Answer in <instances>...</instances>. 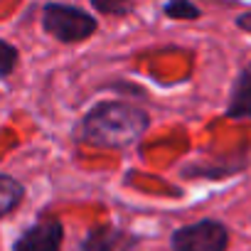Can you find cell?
<instances>
[{
  "label": "cell",
  "mask_w": 251,
  "mask_h": 251,
  "mask_svg": "<svg viewBox=\"0 0 251 251\" xmlns=\"http://www.w3.org/2000/svg\"><path fill=\"white\" fill-rule=\"evenodd\" d=\"M151 118L143 108L128 101H101L79 123L76 141L94 148H128L143 138Z\"/></svg>",
  "instance_id": "cell-1"
},
{
  "label": "cell",
  "mask_w": 251,
  "mask_h": 251,
  "mask_svg": "<svg viewBox=\"0 0 251 251\" xmlns=\"http://www.w3.org/2000/svg\"><path fill=\"white\" fill-rule=\"evenodd\" d=\"M42 27L47 35H52L62 45H76V42H84L86 37H91L96 32L99 23L81 8L47 3L42 8Z\"/></svg>",
  "instance_id": "cell-2"
},
{
  "label": "cell",
  "mask_w": 251,
  "mask_h": 251,
  "mask_svg": "<svg viewBox=\"0 0 251 251\" xmlns=\"http://www.w3.org/2000/svg\"><path fill=\"white\" fill-rule=\"evenodd\" d=\"M229 244V231L214 219H202L197 224L180 226L170 236L173 251H224Z\"/></svg>",
  "instance_id": "cell-3"
},
{
  "label": "cell",
  "mask_w": 251,
  "mask_h": 251,
  "mask_svg": "<svg viewBox=\"0 0 251 251\" xmlns=\"http://www.w3.org/2000/svg\"><path fill=\"white\" fill-rule=\"evenodd\" d=\"M64 229L62 222L50 217L37 224H32L13 246V251H62Z\"/></svg>",
  "instance_id": "cell-4"
},
{
  "label": "cell",
  "mask_w": 251,
  "mask_h": 251,
  "mask_svg": "<svg viewBox=\"0 0 251 251\" xmlns=\"http://www.w3.org/2000/svg\"><path fill=\"white\" fill-rule=\"evenodd\" d=\"M226 116L229 118H251V64H246L234 81Z\"/></svg>",
  "instance_id": "cell-5"
},
{
  "label": "cell",
  "mask_w": 251,
  "mask_h": 251,
  "mask_svg": "<svg viewBox=\"0 0 251 251\" xmlns=\"http://www.w3.org/2000/svg\"><path fill=\"white\" fill-rule=\"evenodd\" d=\"M118 241H121V231L108 226V224H103V226H94L84 236L79 251H116Z\"/></svg>",
  "instance_id": "cell-6"
},
{
  "label": "cell",
  "mask_w": 251,
  "mask_h": 251,
  "mask_svg": "<svg viewBox=\"0 0 251 251\" xmlns=\"http://www.w3.org/2000/svg\"><path fill=\"white\" fill-rule=\"evenodd\" d=\"M23 197H25V187L15 177L0 173V217L10 214L23 202Z\"/></svg>",
  "instance_id": "cell-7"
},
{
  "label": "cell",
  "mask_w": 251,
  "mask_h": 251,
  "mask_svg": "<svg viewBox=\"0 0 251 251\" xmlns=\"http://www.w3.org/2000/svg\"><path fill=\"white\" fill-rule=\"evenodd\" d=\"M163 13L173 20H195V18H200V8L187 3V0H173V3L163 5Z\"/></svg>",
  "instance_id": "cell-8"
},
{
  "label": "cell",
  "mask_w": 251,
  "mask_h": 251,
  "mask_svg": "<svg viewBox=\"0 0 251 251\" xmlns=\"http://www.w3.org/2000/svg\"><path fill=\"white\" fill-rule=\"evenodd\" d=\"M18 59H20L18 50H15L10 42L0 40V79H5V76H10V74L15 72Z\"/></svg>",
  "instance_id": "cell-9"
},
{
  "label": "cell",
  "mask_w": 251,
  "mask_h": 251,
  "mask_svg": "<svg viewBox=\"0 0 251 251\" xmlns=\"http://www.w3.org/2000/svg\"><path fill=\"white\" fill-rule=\"evenodd\" d=\"M133 3H121V0H94V10L103 15H128L133 13Z\"/></svg>",
  "instance_id": "cell-10"
},
{
  "label": "cell",
  "mask_w": 251,
  "mask_h": 251,
  "mask_svg": "<svg viewBox=\"0 0 251 251\" xmlns=\"http://www.w3.org/2000/svg\"><path fill=\"white\" fill-rule=\"evenodd\" d=\"M236 25H239L241 30L251 32V13H244V15H239V18H236Z\"/></svg>",
  "instance_id": "cell-11"
}]
</instances>
